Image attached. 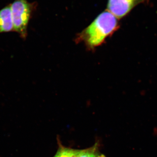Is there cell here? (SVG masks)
Listing matches in <instances>:
<instances>
[{
    "instance_id": "obj_1",
    "label": "cell",
    "mask_w": 157,
    "mask_h": 157,
    "mask_svg": "<svg viewBox=\"0 0 157 157\" xmlns=\"http://www.w3.org/2000/svg\"><path fill=\"white\" fill-rule=\"evenodd\" d=\"M119 26L117 17L107 10L100 14L82 32L81 36L90 47H96L113 34L119 28Z\"/></svg>"
},
{
    "instance_id": "obj_2",
    "label": "cell",
    "mask_w": 157,
    "mask_h": 157,
    "mask_svg": "<svg viewBox=\"0 0 157 157\" xmlns=\"http://www.w3.org/2000/svg\"><path fill=\"white\" fill-rule=\"evenodd\" d=\"M35 5L27 0H14L10 4L14 32L19 34L22 39H25L27 35L28 26Z\"/></svg>"
},
{
    "instance_id": "obj_3",
    "label": "cell",
    "mask_w": 157,
    "mask_h": 157,
    "mask_svg": "<svg viewBox=\"0 0 157 157\" xmlns=\"http://www.w3.org/2000/svg\"><path fill=\"white\" fill-rule=\"evenodd\" d=\"M147 0H108L107 9L118 19L126 16L134 7Z\"/></svg>"
},
{
    "instance_id": "obj_4",
    "label": "cell",
    "mask_w": 157,
    "mask_h": 157,
    "mask_svg": "<svg viewBox=\"0 0 157 157\" xmlns=\"http://www.w3.org/2000/svg\"><path fill=\"white\" fill-rule=\"evenodd\" d=\"M14 32L10 4L0 10V33Z\"/></svg>"
},
{
    "instance_id": "obj_5",
    "label": "cell",
    "mask_w": 157,
    "mask_h": 157,
    "mask_svg": "<svg viewBox=\"0 0 157 157\" xmlns=\"http://www.w3.org/2000/svg\"><path fill=\"white\" fill-rule=\"evenodd\" d=\"M81 150L65 147L60 144L58 150L53 157H79Z\"/></svg>"
},
{
    "instance_id": "obj_6",
    "label": "cell",
    "mask_w": 157,
    "mask_h": 157,
    "mask_svg": "<svg viewBox=\"0 0 157 157\" xmlns=\"http://www.w3.org/2000/svg\"><path fill=\"white\" fill-rule=\"evenodd\" d=\"M101 155L99 143H96L89 148L81 150L79 157H98Z\"/></svg>"
},
{
    "instance_id": "obj_7",
    "label": "cell",
    "mask_w": 157,
    "mask_h": 157,
    "mask_svg": "<svg viewBox=\"0 0 157 157\" xmlns=\"http://www.w3.org/2000/svg\"><path fill=\"white\" fill-rule=\"evenodd\" d=\"M106 157V156H105V155H103V154H101V155H100V156H99V157Z\"/></svg>"
}]
</instances>
